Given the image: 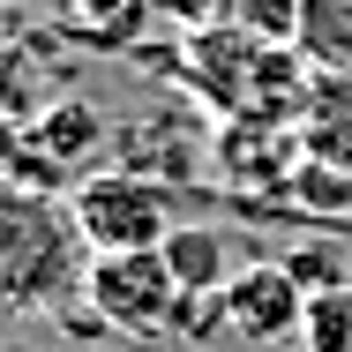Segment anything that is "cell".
I'll return each mask as SVG.
<instances>
[{
	"instance_id": "8fae6325",
	"label": "cell",
	"mask_w": 352,
	"mask_h": 352,
	"mask_svg": "<svg viewBox=\"0 0 352 352\" xmlns=\"http://www.w3.org/2000/svg\"><path fill=\"white\" fill-rule=\"evenodd\" d=\"M285 270L300 278L307 300H315V292H345V285H352V263H345V248H338V240H300V248L285 255Z\"/></svg>"
},
{
	"instance_id": "52a82bcc",
	"label": "cell",
	"mask_w": 352,
	"mask_h": 352,
	"mask_svg": "<svg viewBox=\"0 0 352 352\" xmlns=\"http://www.w3.org/2000/svg\"><path fill=\"white\" fill-rule=\"evenodd\" d=\"M157 255H165V270L180 278L188 300H210V292L232 285V232H217V225H195V217H188V225H173Z\"/></svg>"
},
{
	"instance_id": "9c48e42d",
	"label": "cell",
	"mask_w": 352,
	"mask_h": 352,
	"mask_svg": "<svg viewBox=\"0 0 352 352\" xmlns=\"http://www.w3.org/2000/svg\"><path fill=\"white\" fill-rule=\"evenodd\" d=\"M315 75H352V0H300V38Z\"/></svg>"
},
{
	"instance_id": "30bf717a",
	"label": "cell",
	"mask_w": 352,
	"mask_h": 352,
	"mask_svg": "<svg viewBox=\"0 0 352 352\" xmlns=\"http://www.w3.org/2000/svg\"><path fill=\"white\" fill-rule=\"evenodd\" d=\"M292 203H300V210H322V217H345L352 210V173L307 150L300 173H292Z\"/></svg>"
},
{
	"instance_id": "4fadbf2b",
	"label": "cell",
	"mask_w": 352,
	"mask_h": 352,
	"mask_svg": "<svg viewBox=\"0 0 352 352\" xmlns=\"http://www.w3.org/2000/svg\"><path fill=\"white\" fill-rule=\"evenodd\" d=\"M232 23L255 30L263 45H292L300 38V0H232Z\"/></svg>"
},
{
	"instance_id": "3957f363",
	"label": "cell",
	"mask_w": 352,
	"mask_h": 352,
	"mask_svg": "<svg viewBox=\"0 0 352 352\" xmlns=\"http://www.w3.org/2000/svg\"><path fill=\"white\" fill-rule=\"evenodd\" d=\"M68 217H75V232H82V248H90V255L165 248V232L180 225V217H173V195H165V188H157L150 173H128V165H113V173H90V180H75Z\"/></svg>"
},
{
	"instance_id": "5bb4252c",
	"label": "cell",
	"mask_w": 352,
	"mask_h": 352,
	"mask_svg": "<svg viewBox=\"0 0 352 352\" xmlns=\"http://www.w3.org/2000/svg\"><path fill=\"white\" fill-rule=\"evenodd\" d=\"M150 8V23H173V30H210L232 15V0H142Z\"/></svg>"
},
{
	"instance_id": "7c38bea8",
	"label": "cell",
	"mask_w": 352,
	"mask_h": 352,
	"mask_svg": "<svg viewBox=\"0 0 352 352\" xmlns=\"http://www.w3.org/2000/svg\"><path fill=\"white\" fill-rule=\"evenodd\" d=\"M300 345H307V352H352V285H345V292H315V300H307Z\"/></svg>"
},
{
	"instance_id": "277c9868",
	"label": "cell",
	"mask_w": 352,
	"mask_h": 352,
	"mask_svg": "<svg viewBox=\"0 0 352 352\" xmlns=\"http://www.w3.org/2000/svg\"><path fill=\"white\" fill-rule=\"evenodd\" d=\"M217 322H225L240 345H285V338H300V322H307V292H300V278H292L285 263H248V270H232V285L217 292Z\"/></svg>"
},
{
	"instance_id": "7a4b0ae2",
	"label": "cell",
	"mask_w": 352,
	"mask_h": 352,
	"mask_svg": "<svg viewBox=\"0 0 352 352\" xmlns=\"http://www.w3.org/2000/svg\"><path fill=\"white\" fill-rule=\"evenodd\" d=\"M82 307L120 338H165V330H180L188 292L165 270L157 248H128V255H90L82 263Z\"/></svg>"
},
{
	"instance_id": "ba28073f",
	"label": "cell",
	"mask_w": 352,
	"mask_h": 352,
	"mask_svg": "<svg viewBox=\"0 0 352 352\" xmlns=\"http://www.w3.org/2000/svg\"><path fill=\"white\" fill-rule=\"evenodd\" d=\"M300 135H307L315 157H330V165L352 173V75H315V98H307Z\"/></svg>"
},
{
	"instance_id": "5b68a950",
	"label": "cell",
	"mask_w": 352,
	"mask_h": 352,
	"mask_svg": "<svg viewBox=\"0 0 352 352\" xmlns=\"http://www.w3.org/2000/svg\"><path fill=\"white\" fill-rule=\"evenodd\" d=\"M98 142H105L98 105H82V98L38 105V113L23 120V142H15V180H30V188H60L68 173L90 165V150H98Z\"/></svg>"
},
{
	"instance_id": "9a60e30c",
	"label": "cell",
	"mask_w": 352,
	"mask_h": 352,
	"mask_svg": "<svg viewBox=\"0 0 352 352\" xmlns=\"http://www.w3.org/2000/svg\"><path fill=\"white\" fill-rule=\"evenodd\" d=\"M8 8H15V0H0V15H8Z\"/></svg>"
},
{
	"instance_id": "6da1fadb",
	"label": "cell",
	"mask_w": 352,
	"mask_h": 352,
	"mask_svg": "<svg viewBox=\"0 0 352 352\" xmlns=\"http://www.w3.org/2000/svg\"><path fill=\"white\" fill-rule=\"evenodd\" d=\"M82 263L90 248L68 203H53V188L0 173V307L30 315V307H53L60 292H82Z\"/></svg>"
},
{
	"instance_id": "8992f818",
	"label": "cell",
	"mask_w": 352,
	"mask_h": 352,
	"mask_svg": "<svg viewBox=\"0 0 352 352\" xmlns=\"http://www.w3.org/2000/svg\"><path fill=\"white\" fill-rule=\"evenodd\" d=\"M45 23L75 53H142L150 8L142 0H45Z\"/></svg>"
}]
</instances>
